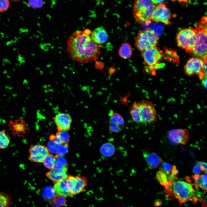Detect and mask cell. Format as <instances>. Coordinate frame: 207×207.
Wrapping results in <instances>:
<instances>
[{"instance_id":"cell-16","label":"cell","mask_w":207,"mask_h":207,"mask_svg":"<svg viewBox=\"0 0 207 207\" xmlns=\"http://www.w3.org/2000/svg\"><path fill=\"white\" fill-rule=\"evenodd\" d=\"M91 36L92 40L95 43L100 45L105 43L108 37L105 29L102 26L95 28L92 32Z\"/></svg>"},{"instance_id":"cell-33","label":"cell","mask_w":207,"mask_h":207,"mask_svg":"<svg viewBox=\"0 0 207 207\" xmlns=\"http://www.w3.org/2000/svg\"><path fill=\"white\" fill-rule=\"evenodd\" d=\"M28 4L32 8H40L43 6V2L42 0H29Z\"/></svg>"},{"instance_id":"cell-37","label":"cell","mask_w":207,"mask_h":207,"mask_svg":"<svg viewBox=\"0 0 207 207\" xmlns=\"http://www.w3.org/2000/svg\"><path fill=\"white\" fill-rule=\"evenodd\" d=\"M202 171L200 166L198 164L194 167L193 169V172L195 174L199 175Z\"/></svg>"},{"instance_id":"cell-20","label":"cell","mask_w":207,"mask_h":207,"mask_svg":"<svg viewBox=\"0 0 207 207\" xmlns=\"http://www.w3.org/2000/svg\"><path fill=\"white\" fill-rule=\"evenodd\" d=\"M115 147L113 144L110 142L103 143L100 147V152L102 156L105 158L112 156L115 152Z\"/></svg>"},{"instance_id":"cell-7","label":"cell","mask_w":207,"mask_h":207,"mask_svg":"<svg viewBox=\"0 0 207 207\" xmlns=\"http://www.w3.org/2000/svg\"><path fill=\"white\" fill-rule=\"evenodd\" d=\"M141 55L146 65V71L152 74L154 66L159 63L162 58L163 52L156 46L142 52Z\"/></svg>"},{"instance_id":"cell-45","label":"cell","mask_w":207,"mask_h":207,"mask_svg":"<svg viewBox=\"0 0 207 207\" xmlns=\"http://www.w3.org/2000/svg\"><path fill=\"white\" fill-rule=\"evenodd\" d=\"M1 35V37L3 38L4 36V34L3 32L0 33Z\"/></svg>"},{"instance_id":"cell-22","label":"cell","mask_w":207,"mask_h":207,"mask_svg":"<svg viewBox=\"0 0 207 207\" xmlns=\"http://www.w3.org/2000/svg\"><path fill=\"white\" fill-rule=\"evenodd\" d=\"M12 130L14 133L18 136L25 133L27 128L25 122L23 120H18L11 124Z\"/></svg>"},{"instance_id":"cell-25","label":"cell","mask_w":207,"mask_h":207,"mask_svg":"<svg viewBox=\"0 0 207 207\" xmlns=\"http://www.w3.org/2000/svg\"><path fill=\"white\" fill-rule=\"evenodd\" d=\"M52 137V139L59 144H68L69 140V135L66 131H58Z\"/></svg>"},{"instance_id":"cell-19","label":"cell","mask_w":207,"mask_h":207,"mask_svg":"<svg viewBox=\"0 0 207 207\" xmlns=\"http://www.w3.org/2000/svg\"><path fill=\"white\" fill-rule=\"evenodd\" d=\"M162 169L168 175L169 180L173 182L177 179V175L178 172L176 166L166 163H163L162 165Z\"/></svg>"},{"instance_id":"cell-43","label":"cell","mask_w":207,"mask_h":207,"mask_svg":"<svg viewBox=\"0 0 207 207\" xmlns=\"http://www.w3.org/2000/svg\"><path fill=\"white\" fill-rule=\"evenodd\" d=\"M6 63H8L10 64H11V62L9 60L6 58H4L3 60V66H4L5 64Z\"/></svg>"},{"instance_id":"cell-11","label":"cell","mask_w":207,"mask_h":207,"mask_svg":"<svg viewBox=\"0 0 207 207\" xmlns=\"http://www.w3.org/2000/svg\"><path fill=\"white\" fill-rule=\"evenodd\" d=\"M203 60L198 57H193L187 62L184 67V70L187 75L191 76L198 74L201 79L205 75L203 72Z\"/></svg>"},{"instance_id":"cell-3","label":"cell","mask_w":207,"mask_h":207,"mask_svg":"<svg viewBox=\"0 0 207 207\" xmlns=\"http://www.w3.org/2000/svg\"><path fill=\"white\" fill-rule=\"evenodd\" d=\"M155 7L152 0H135L133 11L134 18L138 23L149 24Z\"/></svg>"},{"instance_id":"cell-18","label":"cell","mask_w":207,"mask_h":207,"mask_svg":"<svg viewBox=\"0 0 207 207\" xmlns=\"http://www.w3.org/2000/svg\"><path fill=\"white\" fill-rule=\"evenodd\" d=\"M147 165L150 169L156 168L162 162V160L156 154L154 153H143Z\"/></svg>"},{"instance_id":"cell-27","label":"cell","mask_w":207,"mask_h":207,"mask_svg":"<svg viewBox=\"0 0 207 207\" xmlns=\"http://www.w3.org/2000/svg\"><path fill=\"white\" fill-rule=\"evenodd\" d=\"M56 160V156L49 154L45 158L42 162L46 168L51 170L55 166Z\"/></svg>"},{"instance_id":"cell-31","label":"cell","mask_w":207,"mask_h":207,"mask_svg":"<svg viewBox=\"0 0 207 207\" xmlns=\"http://www.w3.org/2000/svg\"><path fill=\"white\" fill-rule=\"evenodd\" d=\"M68 144H58L57 150V155L62 156L68 152Z\"/></svg>"},{"instance_id":"cell-34","label":"cell","mask_w":207,"mask_h":207,"mask_svg":"<svg viewBox=\"0 0 207 207\" xmlns=\"http://www.w3.org/2000/svg\"><path fill=\"white\" fill-rule=\"evenodd\" d=\"M9 5V0H0V12L6 11L8 8Z\"/></svg>"},{"instance_id":"cell-42","label":"cell","mask_w":207,"mask_h":207,"mask_svg":"<svg viewBox=\"0 0 207 207\" xmlns=\"http://www.w3.org/2000/svg\"><path fill=\"white\" fill-rule=\"evenodd\" d=\"M28 31V30L25 28H20L19 29V32L20 34L27 32Z\"/></svg>"},{"instance_id":"cell-35","label":"cell","mask_w":207,"mask_h":207,"mask_svg":"<svg viewBox=\"0 0 207 207\" xmlns=\"http://www.w3.org/2000/svg\"><path fill=\"white\" fill-rule=\"evenodd\" d=\"M51 142L49 143L48 145V150H50L51 152L53 153H56L57 148L58 145L55 141Z\"/></svg>"},{"instance_id":"cell-14","label":"cell","mask_w":207,"mask_h":207,"mask_svg":"<svg viewBox=\"0 0 207 207\" xmlns=\"http://www.w3.org/2000/svg\"><path fill=\"white\" fill-rule=\"evenodd\" d=\"M54 122L58 131H67L70 129L72 119L69 114L60 113L55 116Z\"/></svg>"},{"instance_id":"cell-2","label":"cell","mask_w":207,"mask_h":207,"mask_svg":"<svg viewBox=\"0 0 207 207\" xmlns=\"http://www.w3.org/2000/svg\"><path fill=\"white\" fill-rule=\"evenodd\" d=\"M197 30L195 43L191 53L202 60L207 59V17L204 16L195 26Z\"/></svg>"},{"instance_id":"cell-8","label":"cell","mask_w":207,"mask_h":207,"mask_svg":"<svg viewBox=\"0 0 207 207\" xmlns=\"http://www.w3.org/2000/svg\"><path fill=\"white\" fill-rule=\"evenodd\" d=\"M139 101L141 123L147 124L155 122L157 118V113L152 103L147 100Z\"/></svg>"},{"instance_id":"cell-12","label":"cell","mask_w":207,"mask_h":207,"mask_svg":"<svg viewBox=\"0 0 207 207\" xmlns=\"http://www.w3.org/2000/svg\"><path fill=\"white\" fill-rule=\"evenodd\" d=\"M28 152L30 160L37 163L42 162L45 158L49 154L47 148L40 144L31 145Z\"/></svg>"},{"instance_id":"cell-5","label":"cell","mask_w":207,"mask_h":207,"mask_svg":"<svg viewBox=\"0 0 207 207\" xmlns=\"http://www.w3.org/2000/svg\"><path fill=\"white\" fill-rule=\"evenodd\" d=\"M159 37L155 31L149 28L140 30L135 40V45L137 49L143 52L156 46Z\"/></svg>"},{"instance_id":"cell-24","label":"cell","mask_w":207,"mask_h":207,"mask_svg":"<svg viewBox=\"0 0 207 207\" xmlns=\"http://www.w3.org/2000/svg\"><path fill=\"white\" fill-rule=\"evenodd\" d=\"M109 122H113L116 124L122 129L124 126V122L123 118L119 113L110 110L109 112Z\"/></svg>"},{"instance_id":"cell-36","label":"cell","mask_w":207,"mask_h":207,"mask_svg":"<svg viewBox=\"0 0 207 207\" xmlns=\"http://www.w3.org/2000/svg\"><path fill=\"white\" fill-rule=\"evenodd\" d=\"M197 164L200 166L202 170L206 173L207 163L203 162H198Z\"/></svg>"},{"instance_id":"cell-41","label":"cell","mask_w":207,"mask_h":207,"mask_svg":"<svg viewBox=\"0 0 207 207\" xmlns=\"http://www.w3.org/2000/svg\"><path fill=\"white\" fill-rule=\"evenodd\" d=\"M18 39V38L16 37H15L14 40H12L10 41H7L6 43V45L7 46H8L13 43H16Z\"/></svg>"},{"instance_id":"cell-28","label":"cell","mask_w":207,"mask_h":207,"mask_svg":"<svg viewBox=\"0 0 207 207\" xmlns=\"http://www.w3.org/2000/svg\"><path fill=\"white\" fill-rule=\"evenodd\" d=\"M9 135L4 131H0V150L7 147L10 143Z\"/></svg>"},{"instance_id":"cell-17","label":"cell","mask_w":207,"mask_h":207,"mask_svg":"<svg viewBox=\"0 0 207 207\" xmlns=\"http://www.w3.org/2000/svg\"><path fill=\"white\" fill-rule=\"evenodd\" d=\"M53 189L57 195L64 197L72 196L66 179L56 182Z\"/></svg>"},{"instance_id":"cell-30","label":"cell","mask_w":207,"mask_h":207,"mask_svg":"<svg viewBox=\"0 0 207 207\" xmlns=\"http://www.w3.org/2000/svg\"><path fill=\"white\" fill-rule=\"evenodd\" d=\"M56 158L55 166L60 168L68 167L66 161L62 156L57 155Z\"/></svg>"},{"instance_id":"cell-29","label":"cell","mask_w":207,"mask_h":207,"mask_svg":"<svg viewBox=\"0 0 207 207\" xmlns=\"http://www.w3.org/2000/svg\"><path fill=\"white\" fill-rule=\"evenodd\" d=\"M11 203L10 196L4 192L0 191V207H9Z\"/></svg>"},{"instance_id":"cell-21","label":"cell","mask_w":207,"mask_h":207,"mask_svg":"<svg viewBox=\"0 0 207 207\" xmlns=\"http://www.w3.org/2000/svg\"><path fill=\"white\" fill-rule=\"evenodd\" d=\"M194 182L193 185L195 187L200 188L202 190H207V174L205 173L201 175L195 174L192 176Z\"/></svg>"},{"instance_id":"cell-15","label":"cell","mask_w":207,"mask_h":207,"mask_svg":"<svg viewBox=\"0 0 207 207\" xmlns=\"http://www.w3.org/2000/svg\"><path fill=\"white\" fill-rule=\"evenodd\" d=\"M68 167L60 168L55 166L46 173V176L49 179L56 182L66 179L68 175Z\"/></svg>"},{"instance_id":"cell-32","label":"cell","mask_w":207,"mask_h":207,"mask_svg":"<svg viewBox=\"0 0 207 207\" xmlns=\"http://www.w3.org/2000/svg\"><path fill=\"white\" fill-rule=\"evenodd\" d=\"M109 129L110 131L115 133H118L123 129L114 122H109Z\"/></svg>"},{"instance_id":"cell-39","label":"cell","mask_w":207,"mask_h":207,"mask_svg":"<svg viewBox=\"0 0 207 207\" xmlns=\"http://www.w3.org/2000/svg\"><path fill=\"white\" fill-rule=\"evenodd\" d=\"M202 85L206 88L207 87V76L204 75L201 79Z\"/></svg>"},{"instance_id":"cell-1","label":"cell","mask_w":207,"mask_h":207,"mask_svg":"<svg viewBox=\"0 0 207 207\" xmlns=\"http://www.w3.org/2000/svg\"><path fill=\"white\" fill-rule=\"evenodd\" d=\"M92 31L87 29L77 30L71 34L68 39L67 50L72 59L82 63L96 60L100 54V46L91 37Z\"/></svg>"},{"instance_id":"cell-46","label":"cell","mask_w":207,"mask_h":207,"mask_svg":"<svg viewBox=\"0 0 207 207\" xmlns=\"http://www.w3.org/2000/svg\"><path fill=\"white\" fill-rule=\"evenodd\" d=\"M179 1H186L187 0H179Z\"/></svg>"},{"instance_id":"cell-4","label":"cell","mask_w":207,"mask_h":207,"mask_svg":"<svg viewBox=\"0 0 207 207\" xmlns=\"http://www.w3.org/2000/svg\"><path fill=\"white\" fill-rule=\"evenodd\" d=\"M173 194L181 204L193 200L196 202L198 200L195 191L191 184L183 181H175L172 186Z\"/></svg>"},{"instance_id":"cell-47","label":"cell","mask_w":207,"mask_h":207,"mask_svg":"<svg viewBox=\"0 0 207 207\" xmlns=\"http://www.w3.org/2000/svg\"><path fill=\"white\" fill-rule=\"evenodd\" d=\"M12 0V1H19L20 0Z\"/></svg>"},{"instance_id":"cell-44","label":"cell","mask_w":207,"mask_h":207,"mask_svg":"<svg viewBox=\"0 0 207 207\" xmlns=\"http://www.w3.org/2000/svg\"><path fill=\"white\" fill-rule=\"evenodd\" d=\"M164 0H152V1L155 4H158L163 2Z\"/></svg>"},{"instance_id":"cell-40","label":"cell","mask_w":207,"mask_h":207,"mask_svg":"<svg viewBox=\"0 0 207 207\" xmlns=\"http://www.w3.org/2000/svg\"><path fill=\"white\" fill-rule=\"evenodd\" d=\"M17 60L20 65L25 62V60L24 57L20 54H18V56Z\"/></svg>"},{"instance_id":"cell-38","label":"cell","mask_w":207,"mask_h":207,"mask_svg":"<svg viewBox=\"0 0 207 207\" xmlns=\"http://www.w3.org/2000/svg\"><path fill=\"white\" fill-rule=\"evenodd\" d=\"M203 70L204 74L207 76V59L203 60Z\"/></svg>"},{"instance_id":"cell-9","label":"cell","mask_w":207,"mask_h":207,"mask_svg":"<svg viewBox=\"0 0 207 207\" xmlns=\"http://www.w3.org/2000/svg\"><path fill=\"white\" fill-rule=\"evenodd\" d=\"M66 179L72 196L83 192L87 185V179L83 176L68 175Z\"/></svg>"},{"instance_id":"cell-26","label":"cell","mask_w":207,"mask_h":207,"mask_svg":"<svg viewBox=\"0 0 207 207\" xmlns=\"http://www.w3.org/2000/svg\"><path fill=\"white\" fill-rule=\"evenodd\" d=\"M118 54L124 59L131 57L133 54V50L130 45L126 42L122 44L119 49Z\"/></svg>"},{"instance_id":"cell-23","label":"cell","mask_w":207,"mask_h":207,"mask_svg":"<svg viewBox=\"0 0 207 207\" xmlns=\"http://www.w3.org/2000/svg\"><path fill=\"white\" fill-rule=\"evenodd\" d=\"M129 113L134 122L137 124L141 123L139 101H135L132 104Z\"/></svg>"},{"instance_id":"cell-6","label":"cell","mask_w":207,"mask_h":207,"mask_svg":"<svg viewBox=\"0 0 207 207\" xmlns=\"http://www.w3.org/2000/svg\"><path fill=\"white\" fill-rule=\"evenodd\" d=\"M197 30L192 28H184L177 33L176 40L178 45L191 53L194 46Z\"/></svg>"},{"instance_id":"cell-10","label":"cell","mask_w":207,"mask_h":207,"mask_svg":"<svg viewBox=\"0 0 207 207\" xmlns=\"http://www.w3.org/2000/svg\"><path fill=\"white\" fill-rule=\"evenodd\" d=\"M171 13L170 9L163 3L155 5L151 17V21L160 22L165 24H170Z\"/></svg>"},{"instance_id":"cell-13","label":"cell","mask_w":207,"mask_h":207,"mask_svg":"<svg viewBox=\"0 0 207 207\" xmlns=\"http://www.w3.org/2000/svg\"><path fill=\"white\" fill-rule=\"evenodd\" d=\"M189 131L186 129L171 130L168 131V138L174 144L185 145L189 138Z\"/></svg>"}]
</instances>
